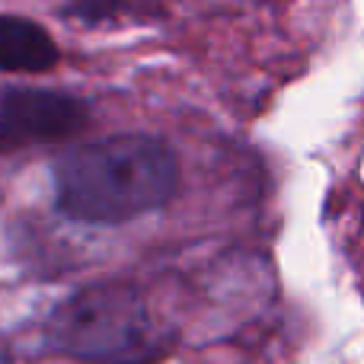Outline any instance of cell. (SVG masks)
I'll return each mask as SVG.
<instances>
[{
    "instance_id": "5b68a950",
    "label": "cell",
    "mask_w": 364,
    "mask_h": 364,
    "mask_svg": "<svg viewBox=\"0 0 364 364\" xmlns=\"http://www.w3.org/2000/svg\"><path fill=\"white\" fill-rule=\"evenodd\" d=\"M157 0H64L58 16L77 23L83 29H102L125 19H144L154 13Z\"/></svg>"
},
{
    "instance_id": "7a4b0ae2",
    "label": "cell",
    "mask_w": 364,
    "mask_h": 364,
    "mask_svg": "<svg viewBox=\"0 0 364 364\" xmlns=\"http://www.w3.org/2000/svg\"><path fill=\"white\" fill-rule=\"evenodd\" d=\"M170 342L144 291L122 278L70 291L42 323L45 352L77 364H154Z\"/></svg>"
},
{
    "instance_id": "8992f818",
    "label": "cell",
    "mask_w": 364,
    "mask_h": 364,
    "mask_svg": "<svg viewBox=\"0 0 364 364\" xmlns=\"http://www.w3.org/2000/svg\"><path fill=\"white\" fill-rule=\"evenodd\" d=\"M0 364H13V355H10V346L0 339Z\"/></svg>"
},
{
    "instance_id": "277c9868",
    "label": "cell",
    "mask_w": 364,
    "mask_h": 364,
    "mask_svg": "<svg viewBox=\"0 0 364 364\" xmlns=\"http://www.w3.org/2000/svg\"><path fill=\"white\" fill-rule=\"evenodd\" d=\"M61 64V45L38 19L0 10V74L42 77Z\"/></svg>"
},
{
    "instance_id": "6da1fadb",
    "label": "cell",
    "mask_w": 364,
    "mask_h": 364,
    "mask_svg": "<svg viewBox=\"0 0 364 364\" xmlns=\"http://www.w3.org/2000/svg\"><path fill=\"white\" fill-rule=\"evenodd\" d=\"M179 186V154L147 132L106 134L51 160V205L70 224H132L170 205Z\"/></svg>"
},
{
    "instance_id": "3957f363",
    "label": "cell",
    "mask_w": 364,
    "mask_h": 364,
    "mask_svg": "<svg viewBox=\"0 0 364 364\" xmlns=\"http://www.w3.org/2000/svg\"><path fill=\"white\" fill-rule=\"evenodd\" d=\"M93 122V106L80 93L58 87L0 90V157L36 147H58L83 134Z\"/></svg>"
}]
</instances>
